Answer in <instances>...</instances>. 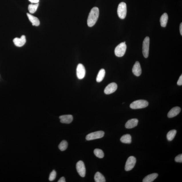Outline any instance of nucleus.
<instances>
[{
  "label": "nucleus",
  "instance_id": "obj_16",
  "mask_svg": "<svg viewBox=\"0 0 182 182\" xmlns=\"http://www.w3.org/2000/svg\"><path fill=\"white\" fill-rule=\"evenodd\" d=\"M27 15L28 18H29L30 21L32 23V25L33 26H38L40 25V21L36 17L28 13L27 14Z\"/></svg>",
  "mask_w": 182,
  "mask_h": 182
},
{
  "label": "nucleus",
  "instance_id": "obj_6",
  "mask_svg": "<svg viewBox=\"0 0 182 182\" xmlns=\"http://www.w3.org/2000/svg\"><path fill=\"white\" fill-rule=\"evenodd\" d=\"M150 39L149 37H145L143 43L142 52L144 57L147 58L149 55Z\"/></svg>",
  "mask_w": 182,
  "mask_h": 182
},
{
  "label": "nucleus",
  "instance_id": "obj_28",
  "mask_svg": "<svg viewBox=\"0 0 182 182\" xmlns=\"http://www.w3.org/2000/svg\"><path fill=\"white\" fill-rule=\"evenodd\" d=\"M177 84L179 86H181L182 85V75H181V76L180 77L179 79V80H178Z\"/></svg>",
  "mask_w": 182,
  "mask_h": 182
},
{
  "label": "nucleus",
  "instance_id": "obj_2",
  "mask_svg": "<svg viewBox=\"0 0 182 182\" xmlns=\"http://www.w3.org/2000/svg\"><path fill=\"white\" fill-rule=\"evenodd\" d=\"M149 105V102L145 100H137L131 103L130 107L134 109H139L146 107Z\"/></svg>",
  "mask_w": 182,
  "mask_h": 182
},
{
  "label": "nucleus",
  "instance_id": "obj_19",
  "mask_svg": "<svg viewBox=\"0 0 182 182\" xmlns=\"http://www.w3.org/2000/svg\"><path fill=\"white\" fill-rule=\"evenodd\" d=\"M120 140L123 143L130 144L132 142V137L129 134H125L121 137Z\"/></svg>",
  "mask_w": 182,
  "mask_h": 182
},
{
  "label": "nucleus",
  "instance_id": "obj_24",
  "mask_svg": "<svg viewBox=\"0 0 182 182\" xmlns=\"http://www.w3.org/2000/svg\"><path fill=\"white\" fill-rule=\"evenodd\" d=\"M68 146V143L65 140H63L61 143H60L59 146V149L61 151H65L67 149Z\"/></svg>",
  "mask_w": 182,
  "mask_h": 182
},
{
  "label": "nucleus",
  "instance_id": "obj_1",
  "mask_svg": "<svg viewBox=\"0 0 182 182\" xmlns=\"http://www.w3.org/2000/svg\"><path fill=\"white\" fill-rule=\"evenodd\" d=\"M99 15V10L98 7H95L91 9L87 19V25L89 27H93L96 23Z\"/></svg>",
  "mask_w": 182,
  "mask_h": 182
},
{
  "label": "nucleus",
  "instance_id": "obj_22",
  "mask_svg": "<svg viewBox=\"0 0 182 182\" xmlns=\"http://www.w3.org/2000/svg\"><path fill=\"white\" fill-rule=\"evenodd\" d=\"M176 132H177V131L175 129H173L168 133L167 135V138L169 141H171L174 139L175 136Z\"/></svg>",
  "mask_w": 182,
  "mask_h": 182
},
{
  "label": "nucleus",
  "instance_id": "obj_11",
  "mask_svg": "<svg viewBox=\"0 0 182 182\" xmlns=\"http://www.w3.org/2000/svg\"><path fill=\"white\" fill-rule=\"evenodd\" d=\"M26 42V37L25 35H22L20 38L16 37L13 40V42L15 45L18 47L23 46Z\"/></svg>",
  "mask_w": 182,
  "mask_h": 182
},
{
  "label": "nucleus",
  "instance_id": "obj_8",
  "mask_svg": "<svg viewBox=\"0 0 182 182\" xmlns=\"http://www.w3.org/2000/svg\"><path fill=\"white\" fill-rule=\"evenodd\" d=\"M76 169L79 175L82 177H85L86 174V168L83 161H80L77 163Z\"/></svg>",
  "mask_w": 182,
  "mask_h": 182
},
{
  "label": "nucleus",
  "instance_id": "obj_21",
  "mask_svg": "<svg viewBox=\"0 0 182 182\" xmlns=\"http://www.w3.org/2000/svg\"><path fill=\"white\" fill-rule=\"evenodd\" d=\"M105 75V71L104 69H101L99 71L97 77V82H100L102 81L104 78Z\"/></svg>",
  "mask_w": 182,
  "mask_h": 182
},
{
  "label": "nucleus",
  "instance_id": "obj_10",
  "mask_svg": "<svg viewBox=\"0 0 182 182\" xmlns=\"http://www.w3.org/2000/svg\"><path fill=\"white\" fill-rule=\"evenodd\" d=\"M117 88V84L115 83H112L107 86L104 90V93L106 95H109L113 93Z\"/></svg>",
  "mask_w": 182,
  "mask_h": 182
},
{
  "label": "nucleus",
  "instance_id": "obj_9",
  "mask_svg": "<svg viewBox=\"0 0 182 182\" xmlns=\"http://www.w3.org/2000/svg\"><path fill=\"white\" fill-rule=\"evenodd\" d=\"M86 71L85 67L81 63L79 64L77 67L76 74L79 79H82L85 76Z\"/></svg>",
  "mask_w": 182,
  "mask_h": 182
},
{
  "label": "nucleus",
  "instance_id": "obj_20",
  "mask_svg": "<svg viewBox=\"0 0 182 182\" xmlns=\"http://www.w3.org/2000/svg\"><path fill=\"white\" fill-rule=\"evenodd\" d=\"M94 179L96 182H106L105 179L101 173L97 172L95 174L94 176Z\"/></svg>",
  "mask_w": 182,
  "mask_h": 182
},
{
  "label": "nucleus",
  "instance_id": "obj_25",
  "mask_svg": "<svg viewBox=\"0 0 182 182\" xmlns=\"http://www.w3.org/2000/svg\"><path fill=\"white\" fill-rule=\"evenodd\" d=\"M94 153L97 157L102 159L104 157V154L102 150L99 149H95L94 151Z\"/></svg>",
  "mask_w": 182,
  "mask_h": 182
},
{
  "label": "nucleus",
  "instance_id": "obj_12",
  "mask_svg": "<svg viewBox=\"0 0 182 182\" xmlns=\"http://www.w3.org/2000/svg\"><path fill=\"white\" fill-rule=\"evenodd\" d=\"M132 72L133 74L137 76H139L141 75L142 69L140 63L138 61H136L133 66Z\"/></svg>",
  "mask_w": 182,
  "mask_h": 182
},
{
  "label": "nucleus",
  "instance_id": "obj_17",
  "mask_svg": "<svg viewBox=\"0 0 182 182\" xmlns=\"http://www.w3.org/2000/svg\"><path fill=\"white\" fill-rule=\"evenodd\" d=\"M158 174L157 173H154L148 175L144 178L143 182H152L157 179L158 177Z\"/></svg>",
  "mask_w": 182,
  "mask_h": 182
},
{
  "label": "nucleus",
  "instance_id": "obj_30",
  "mask_svg": "<svg viewBox=\"0 0 182 182\" xmlns=\"http://www.w3.org/2000/svg\"><path fill=\"white\" fill-rule=\"evenodd\" d=\"M65 180L64 177H63L61 178L58 181V182H65Z\"/></svg>",
  "mask_w": 182,
  "mask_h": 182
},
{
  "label": "nucleus",
  "instance_id": "obj_7",
  "mask_svg": "<svg viewBox=\"0 0 182 182\" xmlns=\"http://www.w3.org/2000/svg\"><path fill=\"white\" fill-rule=\"evenodd\" d=\"M136 162V159L134 156L129 157L127 159L125 166L126 171H129L134 168Z\"/></svg>",
  "mask_w": 182,
  "mask_h": 182
},
{
  "label": "nucleus",
  "instance_id": "obj_31",
  "mask_svg": "<svg viewBox=\"0 0 182 182\" xmlns=\"http://www.w3.org/2000/svg\"><path fill=\"white\" fill-rule=\"evenodd\" d=\"M180 33H181V35H182V23H181V24H180Z\"/></svg>",
  "mask_w": 182,
  "mask_h": 182
},
{
  "label": "nucleus",
  "instance_id": "obj_27",
  "mask_svg": "<svg viewBox=\"0 0 182 182\" xmlns=\"http://www.w3.org/2000/svg\"><path fill=\"white\" fill-rule=\"evenodd\" d=\"M176 162L182 163V155L180 154L176 156L175 159Z\"/></svg>",
  "mask_w": 182,
  "mask_h": 182
},
{
  "label": "nucleus",
  "instance_id": "obj_13",
  "mask_svg": "<svg viewBox=\"0 0 182 182\" xmlns=\"http://www.w3.org/2000/svg\"><path fill=\"white\" fill-rule=\"evenodd\" d=\"M59 118L61 122L63 123H70L73 121V116L71 115H61L59 116Z\"/></svg>",
  "mask_w": 182,
  "mask_h": 182
},
{
  "label": "nucleus",
  "instance_id": "obj_3",
  "mask_svg": "<svg viewBox=\"0 0 182 182\" xmlns=\"http://www.w3.org/2000/svg\"><path fill=\"white\" fill-rule=\"evenodd\" d=\"M127 45L125 42L121 43L116 47L115 50V55L119 57H122L126 52Z\"/></svg>",
  "mask_w": 182,
  "mask_h": 182
},
{
  "label": "nucleus",
  "instance_id": "obj_15",
  "mask_svg": "<svg viewBox=\"0 0 182 182\" xmlns=\"http://www.w3.org/2000/svg\"><path fill=\"white\" fill-rule=\"evenodd\" d=\"M138 120L136 119L129 120L125 124V127L127 129H131L134 128L137 125Z\"/></svg>",
  "mask_w": 182,
  "mask_h": 182
},
{
  "label": "nucleus",
  "instance_id": "obj_29",
  "mask_svg": "<svg viewBox=\"0 0 182 182\" xmlns=\"http://www.w3.org/2000/svg\"><path fill=\"white\" fill-rule=\"evenodd\" d=\"M29 1L32 3H37L39 2V0H29Z\"/></svg>",
  "mask_w": 182,
  "mask_h": 182
},
{
  "label": "nucleus",
  "instance_id": "obj_14",
  "mask_svg": "<svg viewBox=\"0 0 182 182\" xmlns=\"http://www.w3.org/2000/svg\"><path fill=\"white\" fill-rule=\"evenodd\" d=\"M181 111V109L179 107H174L172 109L168 114V117L171 118L175 117Z\"/></svg>",
  "mask_w": 182,
  "mask_h": 182
},
{
  "label": "nucleus",
  "instance_id": "obj_4",
  "mask_svg": "<svg viewBox=\"0 0 182 182\" xmlns=\"http://www.w3.org/2000/svg\"><path fill=\"white\" fill-rule=\"evenodd\" d=\"M127 13L126 4L122 2L119 4L117 9L118 16L121 19H124L126 17Z\"/></svg>",
  "mask_w": 182,
  "mask_h": 182
},
{
  "label": "nucleus",
  "instance_id": "obj_18",
  "mask_svg": "<svg viewBox=\"0 0 182 182\" xmlns=\"http://www.w3.org/2000/svg\"><path fill=\"white\" fill-rule=\"evenodd\" d=\"M168 19V16L166 13H165L161 16L160 19V22L161 27H165L167 23Z\"/></svg>",
  "mask_w": 182,
  "mask_h": 182
},
{
  "label": "nucleus",
  "instance_id": "obj_26",
  "mask_svg": "<svg viewBox=\"0 0 182 182\" xmlns=\"http://www.w3.org/2000/svg\"><path fill=\"white\" fill-rule=\"evenodd\" d=\"M56 176V172L55 170H53L51 173L49 179L50 181H53L55 179Z\"/></svg>",
  "mask_w": 182,
  "mask_h": 182
},
{
  "label": "nucleus",
  "instance_id": "obj_23",
  "mask_svg": "<svg viewBox=\"0 0 182 182\" xmlns=\"http://www.w3.org/2000/svg\"><path fill=\"white\" fill-rule=\"evenodd\" d=\"M39 5L38 3L35 4H30L28 7V9L30 13L31 14H33L36 12Z\"/></svg>",
  "mask_w": 182,
  "mask_h": 182
},
{
  "label": "nucleus",
  "instance_id": "obj_5",
  "mask_svg": "<svg viewBox=\"0 0 182 182\" xmlns=\"http://www.w3.org/2000/svg\"><path fill=\"white\" fill-rule=\"evenodd\" d=\"M105 133L104 131H101L93 132L88 134L86 137L87 140H92L101 138L104 136Z\"/></svg>",
  "mask_w": 182,
  "mask_h": 182
}]
</instances>
